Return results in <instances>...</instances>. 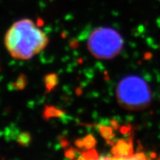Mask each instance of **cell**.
I'll list each match as a JSON object with an SVG mask.
<instances>
[{
  "instance_id": "6da1fadb",
  "label": "cell",
  "mask_w": 160,
  "mask_h": 160,
  "mask_svg": "<svg viewBox=\"0 0 160 160\" xmlns=\"http://www.w3.org/2000/svg\"><path fill=\"white\" fill-rule=\"evenodd\" d=\"M4 42L12 57L28 60L42 51L49 40L33 20L25 18L12 24L6 32Z\"/></svg>"
},
{
  "instance_id": "7a4b0ae2",
  "label": "cell",
  "mask_w": 160,
  "mask_h": 160,
  "mask_svg": "<svg viewBox=\"0 0 160 160\" xmlns=\"http://www.w3.org/2000/svg\"><path fill=\"white\" fill-rule=\"evenodd\" d=\"M90 53L98 59H111L121 52L124 45L122 36L115 29L99 27L91 32L88 39Z\"/></svg>"
},
{
  "instance_id": "3957f363",
  "label": "cell",
  "mask_w": 160,
  "mask_h": 160,
  "mask_svg": "<svg viewBox=\"0 0 160 160\" xmlns=\"http://www.w3.org/2000/svg\"><path fill=\"white\" fill-rule=\"evenodd\" d=\"M117 97L120 105L126 109L138 110L148 105L150 101L148 86L141 78L129 76L118 84Z\"/></svg>"
},
{
  "instance_id": "277c9868",
  "label": "cell",
  "mask_w": 160,
  "mask_h": 160,
  "mask_svg": "<svg viewBox=\"0 0 160 160\" xmlns=\"http://www.w3.org/2000/svg\"><path fill=\"white\" fill-rule=\"evenodd\" d=\"M98 160H156L151 159L143 152L135 153L133 149L125 154H113V157H102ZM159 160V159H157Z\"/></svg>"
}]
</instances>
